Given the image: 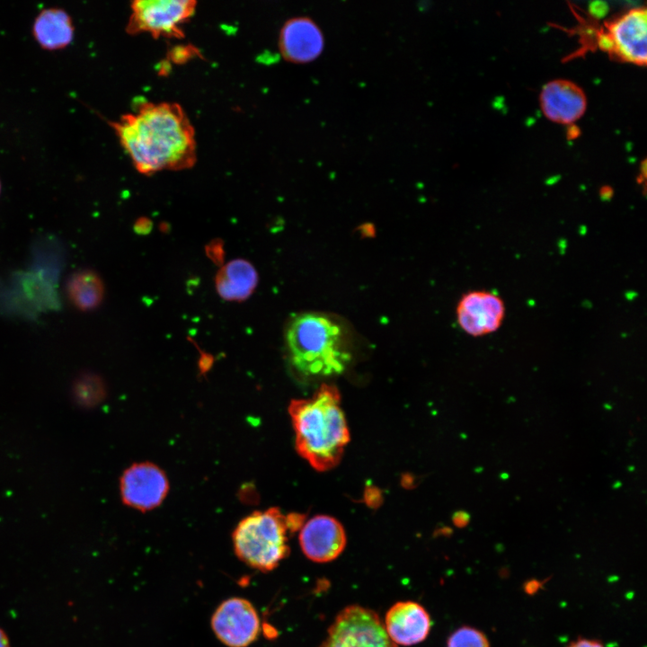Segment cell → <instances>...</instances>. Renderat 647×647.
I'll list each match as a JSON object with an SVG mask.
<instances>
[{
    "instance_id": "obj_28",
    "label": "cell",
    "mask_w": 647,
    "mask_h": 647,
    "mask_svg": "<svg viewBox=\"0 0 647 647\" xmlns=\"http://www.w3.org/2000/svg\"><path fill=\"white\" fill-rule=\"evenodd\" d=\"M0 192H1V182H0Z\"/></svg>"
},
{
    "instance_id": "obj_13",
    "label": "cell",
    "mask_w": 647,
    "mask_h": 647,
    "mask_svg": "<svg viewBox=\"0 0 647 647\" xmlns=\"http://www.w3.org/2000/svg\"><path fill=\"white\" fill-rule=\"evenodd\" d=\"M539 102L544 115L551 121L571 125L583 116L587 97L583 90L572 81L555 79L545 84Z\"/></svg>"
},
{
    "instance_id": "obj_6",
    "label": "cell",
    "mask_w": 647,
    "mask_h": 647,
    "mask_svg": "<svg viewBox=\"0 0 647 647\" xmlns=\"http://www.w3.org/2000/svg\"><path fill=\"white\" fill-rule=\"evenodd\" d=\"M193 0H136L126 26L129 34L146 32L155 38H182V24L194 13Z\"/></svg>"
},
{
    "instance_id": "obj_24",
    "label": "cell",
    "mask_w": 647,
    "mask_h": 647,
    "mask_svg": "<svg viewBox=\"0 0 647 647\" xmlns=\"http://www.w3.org/2000/svg\"><path fill=\"white\" fill-rule=\"evenodd\" d=\"M469 514L465 511L456 512L453 517V521L456 527H465L469 522Z\"/></svg>"
},
{
    "instance_id": "obj_21",
    "label": "cell",
    "mask_w": 647,
    "mask_h": 647,
    "mask_svg": "<svg viewBox=\"0 0 647 647\" xmlns=\"http://www.w3.org/2000/svg\"><path fill=\"white\" fill-rule=\"evenodd\" d=\"M607 10L608 6L604 2H593L589 5L590 13L597 18L603 17L607 13Z\"/></svg>"
},
{
    "instance_id": "obj_1",
    "label": "cell",
    "mask_w": 647,
    "mask_h": 647,
    "mask_svg": "<svg viewBox=\"0 0 647 647\" xmlns=\"http://www.w3.org/2000/svg\"><path fill=\"white\" fill-rule=\"evenodd\" d=\"M110 124L140 173L185 170L195 164V131L178 103L143 101L134 111Z\"/></svg>"
},
{
    "instance_id": "obj_20",
    "label": "cell",
    "mask_w": 647,
    "mask_h": 647,
    "mask_svg": "<svg viewBox=\"0 0 647 647\" xmlns=\"http://www.w3.org/2000/svg\"><path fill=\"white\" fill-rule=\"evenodd\" d=\"M567 647H605L604 644L598 640H592L587 638H578L577 640L571 643Z\"/></svg>"
},
{
    "instance_id": "obj_15",
    "label": "cell",
    "mask_w": 647,
    "mask_h": 647,
    "mask_svg": "<svg viewBox=\"0 0 647 647\" xmlns=\"http://www.w3.org/2000/svg\"><path fill=\"white\" fill-rule=\"evenodd\" d=\"M32 34L41 48L55 50L66 47L73 40L75 26L66 11L49 7L41 10L36 16Z\"/></svg>"
},
{
    "instance_id": "obj_19",
    "label": "cell",
    "mask_w": 647,
    "mask_h": 647,
    "mask_svg": "<svg viewBox=\"0 0 647 647\" xmlns=\"http://www.w3.org/2000/svg\"><path fill=\"white\" fill-rule=\"evenodd\" d=\"M545 581H539L536 579H530L523 584V589L526 594L527 595H535L544 586Z\"/></svg>"
},
{
    "instance_id": "obj_8",
    "label": "cell",
    "mask_w": 647,
    "mask_h": 647,
    "mask_svg": "<svg viewBox=\"0 0 647 647\" xmlns=\"http://www.w3.org/2000/svg\"><path fill=\"white\" fill-rule=\"evenodd\" d=\"M120 490L126 505L147 511L164 501L169 491V482L164 472L156 465L136 463L123 472Z\"/></svg>"
},
{
    "instance_id": "obj_23",
    "label": "cell",
    "mask_w": 647,
    "mask_h": 647,
    "mask_svg": "<svg viewBox=\"0 0 647 647\" xmlns=\"http://www.w3.org/2000/svg\"><path fill=\"white\" fill-rule=\"evenodd\" d=\"M151 229V222L147 218H139L135 224V230L138 234H146Z\"/></svg>"
},
{
    "instance_id": "obj_27",
    "label": "cell",
    "mask_w": 647,
    "mask_h": 647,
    "mask_svg": "<svg viewBox=\"0 0 647 647\" xmlns=\"http://www.w3.org/2000/svg\"><path fill=\"white\" fill-rule=\"evenodd\" d=\"M0 647H10L9 641L4 632L0 628Z\"/></svg>"
},
{
    "instance_id": "obj_7",
    "label": "cell",
    "mask_w": 647,
    "mask_h": 647,
    "mask_svg": "<svg viewBox=\"0 0 647 647\" xmlns=\"http://www.w3.org/2000/svg\"><path fill=\"white\" fill-rule=\"evenodd\" d=\"M216 637L227 647H247L261 633V620L254 606L246 598L224 600L211 616Z\"/></svg>"
},
{
    "instance_id": "obj_9",
    "label": "cell",
    "mask_w": 647,
    "mask_h": 647,
    "mask_svg": "<svg viewBox=\"0 0 647 647\" xmlns=\"http://www.w3.org/2000/svg\"><path fill=\"white\" fill-rule=\"evenodd\" d=\"M505 312L503 299L488 290H472L464 294L456 311L458 325L473 337L498 331L503 323Z\"/></svg>"
},
{
    "instance_id": "obj_10",
    "label": "cell",
    "mask_w": 647,
    "mask_h": 647,
    "mask_svg": "<svg viewBox=\"0 0 647 647\" xmlns=\"http://www.w3.org/2000/svg\"><path fill=\"white\" fill-rule=\"evenodd\" d=\"M298 538L302 552L315 563L333 561L346 545L342 525L336 518L326 515H317L305 522Z\"/></svg>"
},
{
    "instance_id": "obj_16",
    "label": "cell",
    "mask_w": 647,
    "mask_h": 647,
    "mask_svg": "<svg viewBox=\"0 0 647 647\" xmlns=\"http://www.w3.org/2000/svg\"><path fill=\"white\" fill-rule=\"evenodd\" d=\"M258 284V274L251 262L235 259L224 265L216 276L218 295L227 301H243Z\"/></svg>"
},
{
    "instance_id": "obj_17",
    "label": "cell",
    "mask_w": 647,
    "mask_h": 647,
    "mask_svg": "<svg viewBox=\"0 0 647 647\" xmlns=\"http://www.w3.org/2000/svg\"><path fill=\"white\" fill-rule=\"evenodd\" d=\"M66 291L75 307L81 311H90L97 308L102 302L104 284L95 271L84 269L70 275L66 284Z\"/></svg>"
},
{
    "instance_id": "obj_22",
    "label": "cell",
    "mask_w": 647,
    "mask_h": 647,
    "mask_svg": "<svg viewBox=\"0 0 647 647\" xmlns=\"http://www.w3.org/2000/svg\"><path fill=\"white\" fill-rule=\"evenodd\" d=\"M598 45L602 50L607 51L612 54L614 44L607 32L600 33L598 35Z\"/></svg>"
},
{
    "instance_id": "obj_3",
    "label": "cell",
    "mask_w": 647,
    "mask_h": 647,
    "mask_svg": "<svg viewBox=\"0 0 647 647\" xmlns=\"http://www.w3.org/2000/svg\"><path fill=\"white\" fill-rule=\"evenodd\" d=\"M285 339L290 363L305 376L341 374L351 358L341 325L323 314L296 315L288 324Z\"/></svg>"
},
{
    "instance_id": "obj_26",
    "label": "cell",
    "mask_w": 647,
    "mask_h": 647,
    "mask_svg": "<svg viewBox=\"0 0 647 647\" xmlns=\"http://www.w3.org/2000/svg\"><path fill=\"white\" fill-rule=\"evenodd\" d=\"M579 135H580V129L577 126H575L574 124L569 125V129H568V134H567L568 138L572 139V138L577 137Z\"/></svg>"
},
{
    "instance_id": "obj_5",
    "label": "cell",
    "mask_w": 647,
    "mask_h": 647,
    "mask_svg": "<svg viewBox=\"0 0 647 647\" xmlns=\"http://www.w3.org/2000/svg\"><path fill=\"white\" fill-rule=\"evenodd\" d=\"M319 647H397L387 635L378 615L351 605L342 609L329 626Z\"/></svg>"
},
{
    "instance_id": "obj_11",
    "label": "cell",
    "mask_w": 647,
    "mask_h": 647,
    "mask_svg": "<svg viewBox=\"0 0 647 647\" xmlns=\"http://www.w3.org/2000/svg\"><path fill=\"white\" fill-rule=\"evenodd\" d=\"M279 48L284 59L306 64L316 59L324 48V37L319 25L308 16L288 19L282 25Z\"/></svg>"
},
{
    "instance_id": "obj_12",
    "label": "cell",
    "mask_w": 647,
    "mask_h": 647,
    "mask_svg": "<svg viewBox=\"0 0 647 647\" xmlns=\"http://www.w3.org/2000/svg\"><path fill=\"white\" fill-rule=\"evenodd\" d=\"M646 9L634 8L607 24V34L619 59L636 65L646 64Z\"/></svg>"
},
{
    "instance_id": "obj_2",
    "label": "cell",
    "mask_w": 647,
    "mask_h": 647,
    "mask_svg": "<svg viewBox=\"0 0 647 647\" xmlns=\"http://www.w3.org/2000/svg\"><path fill=\"white\" fill-rule=\"evenodd\" d=\"M288 413L297 453L318 471L337 465L350 440L338 389L323 384L310 398L292 400Z\"/></svg>"
},
{
    "instance_id": "obj_4",
    "label": "cell",
    "mask_w": 647,
    "mask_h": 647,
    "mask_svg": "<svg viewBox=\"0 0 647 647\" xmlns=\"http://www.w3.org/2000/svg\"><path fill=\"white\" fill-rule=\"evenodd\" d=\"M303 524L302 514L284 515L277 508L256 510L234 529L235 554L249 567L261 572H270L289 554L288 535Z\"/></svg>"
},
{
    "instance_id": "obj_18",
    "label": "cell",
    "mask_w": 647,
    "mask_h": 647,
    "mask_svg": "<svg viewBox=\"0 0 647 647\" xmlns=\"http://www.w3.org/2000/svg\"><path fill=\"white\" fill-rule=\"evenodd\" d=\"M447 647H490V643L482 631L465 625L450 634Z\"/></svg>"
},
{
    "instance_id": "obj_25",
    "label": "cell",
    "mask_w": 647,
    "mask_h": 647,
    "mask_svg": "<svg viewBox=\"0 0 647 647\" xmlns=\"http://www.w3.org/2000/svg\"><path fill=\"white\" fill-rule=\"evenodd\" d=\"M599 194L603 199H610L613 195V190L609 186H603L599 191Z\"/></svg>"
},
{
    "instance_id": "obj_14",
    "label": "cell",
    "mask_w": 647,
    "mask_h": 647,
    "mask_svg": "<svg viewBox=\"0 0 647 647\" xmlns=\"http://www.w3.org/2000/svg\"><path fill=\"white\" fill-rule=\"evenodd\" d=\"M383 623L393 643L403 646L424 641L431 627L427 610L419 603L411 600L394 604L387 610Z\"/></svg>"
}]
</instances>
